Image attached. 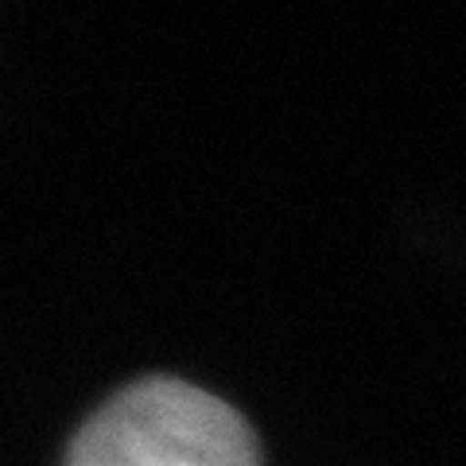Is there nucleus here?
I'll use <instances>...</instances> for the list:
<instances>
[{
  "label": "nucleus",
  "instance_id": "f257e3e1",
  "mask_svg": "<svg viewBox=\"0 0 466 466\" xmlns=\"http://www.w3.org/2000/svg\"><path fill=\"white\" fill-rule=\"evenodd\" d=\"M63 466H260V451L226 400L152 377L86 420Z\"/></svg>",
  "mask_w": 466,
  "mask_h": 466
}]
</instances>
